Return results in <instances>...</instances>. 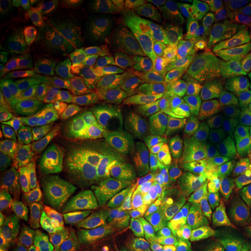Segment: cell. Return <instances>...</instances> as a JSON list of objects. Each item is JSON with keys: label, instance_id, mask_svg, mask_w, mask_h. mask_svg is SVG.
I'll use <instances>...</instances> for the list:
<instances>
[{"label": "cell", "instance_id": "cell-24", "mask_svg": "<svg viewBox=\"0 0 251 251\" xmlns=\"http://www.w3.org/2000/svg\"><path fill=\"white\" fill-rule=\"evenodd\" d=\"M46 162V147L45 141L34 142L24 150L18 158L15 159L13 165V175L12 181L15 185L18 181L30 177V176L39 175L42 170Z\"/></svg>", "mask_w": 251, "mask_h": 251}, {"label": "cell", "instance_id": "cell-1", "mask_svg": "<svg viewBox=\"0 0 251 251\" xmlns=\"http://www.w3.org/2000/svg\"><path fill=\"white\" fill-rule=\"evenodd\" d=\"M97 71L92 97L81 109L79 125L94 137L119 140L143 148L166 140L186 118L118 52Z\"/></svg>", "mask_w": 251, "mask_h": 251}, {"label": "cell", "instance_id": "cell-19", "mask_svg": "<svg viewBox=\"0 0 251 251\" xmlns=\"http://www.w3.org/2000/svg\"><path fill=\"white\" fill-rule=\"evenodd\" d=\"M1 205L6 206L9 211L18 215L37 247L45 243L49 235L52 233L40 207L37 203L31 201L29 198H2Z\"/></svg>", "mask_w": 251, "mask_h": 251}, {"label": "cell", "instance_id": "cell-13", "mask_svg": "<svg viewBox=\"0 0 251 251\" xmlns=\"http://www.w3.org/2000/svg\"><path fill=\"white\" fill-rule=\"evenodd\" d=\"M46 162L39 175L74 174L85 171L83 150L75 135L64 134L45 140Z\"/></svg>", "mask_w": 251, "mask_h": 251}, {"label": "cell", "instance_id": "cell-35", "mask_svg": "<svg viewBox=\"0 0 251 251\" xmlns=\"http://www.w3.org/2000/svg\"><path fill=\"white\" fill-rule=\"evenodd\" d=\"M235 165H237L238 168L250 169L251 170V141L246 144L240 156V159H238V162Z\"/></svg>", "mask_w": 251, "mask_h": 251}, {"label": "cell", "instance_id": "cell-31", "mask_svg": "<svg viewBox=\"0 0 251 251\" xmlns=\"http://www.w3.org/2000/svg\"><path fill=\"white\" fill-rule=\"evenodd\" d=\"M21 135V130L15 128H2L0 131V153L8 158L18 156Z\"/></svg>", "mask_w": 251, "mask_h": 251}, {"label": "cell", "instance_id": "cell-10", "mask_svg": "<svg viewBox=\"0 0 251 251\" xmlns=\"http://www.w3.org/2000/svg\"><path fill=\"white\" fill-rule=\"evenodd\" d=\"M107 37L93 18H78L76 23L65 28L62 43L65 49L76 47L81 57L91 67L102 69L111 64L113 54L108 49Z\"/></svg>", "mask_w": 251, "mask_h": 251}, {"label": "cell", "instance_id": "cell-37", "mask_svg": "<svg viewBox=\"0 0 251 251\" xmlns=\"http://www.w3.org/2000/svg\"><path fill=\"white\" fill-rule=\"evenodd\" d=\"M98 5H99V2L94 1V0H76V1H75L76 11L79 15L86 13L89 9L93 8V7H97Z\"/></svg>", "mask_w": 251, "mask_h": 251}, {"label": "cell", "instance_id": "cell-32", "mask_svg": "<svg viewBox=\"0 0 251 251\" xmlns=\"http://www.w3.org/2000/svg\"><path fill=\"white\" fill-rule=\"evenodd\" d=\"M230 174L233 176L235 183L237 186L243 190L244 192L251 193V170L250 169L238 168L237 165H233L229 168Z\"/></svg>", "mask_w": 251, "mask_h": 251}, {"label": "cell", "instance_id": "cell-12", "mask_svg": "<svg viewBox=\"0 0 251 251\" xmlns=\"http://www.w3.org/2000/svg\"><path fill=\"white\" fill-rule=\"evenodd\" d=\"M149 2L143 0L98 5L90 15L97 21L107 39H114L128 33H134L143 26L148 18Z\"/></svg>", "mask_w": 251, "mask_h": 251}, {"label": "cell", "instance_id": "cell-9", "mask_svg": "<svg viewBox=\"0 0 251 251\" xmlns=\"http://www.w3.org/2000/svg\"><path fill=\"white\" fill-rule=\"evenodd\" d=\"M36 203L50 229L55 230L78 216L111 207L113 192L100 187L93 192L69 193L43 198Z\"/></svg>", "mask_w": 251, "mask_h": 251}, {"label": "cell", "instance_id": "cell-25", "mask_svg": "<svg viewBox=\"0 0 251 251\" xmlns=\"http://www.w3.org/2000/svg\"><path fill=\"white\" fill-rule=\"evenodd\" d=\"M1 227L7 235L13 251H34L37 248L35 241L30 236L29 231L25 227L17 214L9 211L7 207H0Z\"/></svg>", "mask_w": 251, "mask_h": 251}, {"label": "cell", "instance_id": "cell-40", "mask_svg": "<svg viewBox=\"0 0 251 251\" xmlns=\"http://www.w3.org/2000/svg\"><path fill=\"white\" fill-rule=\"evenodd\" d=\"M34 251H45V250H41L39 248H36ZM50 251H97L94 250L92 246H84V247H77V248H67V249H57V250H50Z\"/></svg>", "mask_w": 251, "mask_h": 251}, {"label": "cell", "instance_id": "cell-18", "mask_svg": "<svg viewBox=\"0 0 251 251\" xmlns=\"http://www.w3.org/2000/svg\"><path fill=\"white\" fill-rule=\"evenodd\" d=\"M208 1L158 0L149 2L148 18L156 23H188L202 13Z\"/></svg>", "mask_w": 251, "mask_h": 251}, {"label": "cell", "instance_id": "cell-28", "mask_svg": "<svg viewBox=\"0 0 251 251\" xmlns=\"http://www.w3.org/2000/svg\"><path fill=\"white\" fill-rule=\"evenodd\" d=\"M209 128L216 140L248 137L251 141V117L248 115L235 114L215 119L209 122Z\"/></svg>", "mask_w": 251, "mask_h": 251}, {"label": "cell", "instance_id": "cell-2", "mask_svg": "<svg viewBox=\"0 0 251 251\" xmlns=\"http://www.w3.org/2000/svg\"><path fill=\"white\" fill-rule=\"evenodd\" d=\"M185 23H155L140 27L118 52L183 113L197 121L208 109L200 43Z\"/></svg>", "mask_w": 251, "mask_h": 251}, {"label": "cell", "instance_id": "cell-33", "mask_svg": "<svg viewBox=\"0 0 251 251\" xmlns=\"http://www.w3.org/2000/svg\"><path fill=\"white\" fill-rule=\"evenodd\" d=\"M13 165L11 159L2 158L0 161V186L1 192H7L11 188H14L13 181H12V175H13Z\"/></svg>", "mask_w": 251, "mask_h": 251}, {"label": "cell", "instance_id": "cell-11", "mask_svg": "<svg viewBox=\"0 0 251 251\" xmlns=\"http://www.w3.org/2000/svg\"><path fill=\"white\" fill-rule=\"evenodd\" d=\"M108 208L122 215L177 226V203L176 200L165 199L144 191L113 192V203Z\"/></svg>", "mask_w": 251, "mask_h": 251}, {"label": "cell", "instance_id": "cell-5", "mask_svg": "<svg viewBox=\"0 0 251 251\" xmlns=\"http://www.w3.org/2000/svg\"><path fill=\"white\" fill-rule=\"evenodd\" d=\"M87 144L84 175L90 183L122 191L136 187L144 148L106 137H93Z\"/></svg>", "mask_w": 251, "mask_h": 251}, {"label": "cell", "instance_id": "cell-20", "mask_svg": "<svg viewBox=\"0 0 251 251\" xmlns=\"http://www.w3.org/2000/svg\"><path fill=\"white\" fill-rule=\"evenodd\" d=\"M0 33L2 41L14 40L33 23L30 1L1 0L0 2Z\"/></svg>", "mask_w": 251, "mask_h": 251}, {"label": "cell", "instance_id": "cell-8", "mask_svg": "<svg viewBox=\"0 0 251 251\" xmlns=\"http://www.w3.org/2000/svg\"><path fill=\"white\" fill-rule=\"evenodd\" d=\"M179 153L172 146L153 150L141 162L137 181L149 193L165 199L177 200L188 190L178 181Z\"/></svg>", "mask_w": 251, "mask_h": 251}, {"label": "cell", "instance_id": "cell-3", "mask_svg": "<svg viewBox=\"0 0 251 251\" xmlns=\"http://www.w3.org/2000/svg\"><path fill=\"white\" fill-rule=\"evenodd\" d=\"M51 67H34L17 81L7 106V118L30 134H59L69 124L58 83Z\"/></svg>", "mask_w": 251, "mask_h": 251}, {"label": "cell", "instance_id": "cell-27", "mask_svg": "<svg viewBox=\"0 0 251 251\" xmlns=\"http://www.w3.org/2000/svg\"><path fill=\"white\" fill-rule=\"evenodd\" d=\"M248 137H229L216 140L213 151L206 157V161L221 168H230L240 159Z\"/></svg>", "mask_w": 251, "mask_h": 251}, {"label": "cell", "instance_id": "cell-16", "mask_svg": "<svg viewBox=\"0 0 251 251\" xmlns=\"http://www.w3.org/2000/svg\"><path fill=\"white\" fill-rule=\"evenodd\" d=\"M174 143L180 156V164L205 159L214 149L216 137L207 120L188 121L174 136Z\"/></svg>", "mask_w": 251, "mask_h": 251}, {"label": "cell", "instance_id": "cell-34", "mask_svg": "<svg viewBox=\"0 0 251 251\" xmlns=\"http://www.w3.org/2000/svg\"><path fill=\"white\" fill-rule=\"evenodd\" d=\"M30 9L34 17L40 19L49 18L52 13L51 0H33L30 1Z\"/></svg>", "mask_w": 251, "mask_h": 251}, {"label": "cell", "instance_id": "cell-36", "mask_svg": "<svg viewBox=\"0 0 251 251\" xmlns=\"http://www.w3.org/2000/svg\"><path fill=\"white\" fill-rule=\"evenodd\" d=\"M237 231L242 235L244 242H246L247 249L251 250V224L240 222L237 225Z\"/></svg>", "mask_w": 251, "mask_h": 251}, {"label": "cell", "instance_id": "cell-14", "mask_svg": "<svg viewBox=\"0 0 251 251\" xmlns=\"http://www.w3.org/2000/svg\"><path fill=\"white\" fill-rule=\"evenodd\" d=\"M90 183L85 175L42 176L18 184L8 198H28L31 196H61L69 193L93 192L99 190Z\"/></svg>", "mask_w": 251, "mask_h": 251}, {"label": "cell", "instance_id": "cell-15", "mask_svg": "<svg viewBox=\"0 0 251 251\" xmlns=\"http://www.w3.org/2000/svg\"><path fill=\"white\" fill-rule=\"evenodd\" d=\"M59 89L69 117L77 114L85 107L92 97L96 85L93 74L79 64L68 65L59 72Z\"/></svg>", "mask_w": 251, "mask_h": 251}, {"label": "cell", "instance_id": "cell-6", "mask_svg": "<svg viewBox=\"0 0 251 251\" xmlns=\"http://www.w3.org/2000/svg\"><path fill=\"white\" fill-rule=\"evenodd\" d=\"M178 181L183 186L200 190L211 199L220 219L230 227L240 224V214L251 193L244 192L235 183L229 168H221L206 159L179 164Z\"/></svg>", "mask_w": 251, "mask_h": 251}, {"label": "cell", "instance_id": "cell-4", "mask_svg": "<svg viewBox=\"0 0 251 251\" xmlns=\"http://www.w3.org/2000/svg\"><path fill=\"white\" fill-rule=\"evenodd\" d=\"M209 92L226 107L251 109V36H229L220 41Z\"/></svg>", "mask_w": 251, "mask_h": 251}, {"label": "cell", "instance_id": "cell-38", "mask_svg": "<svg viewBox=\"0 0 251 251\" xmlns=\"http://www.w3.org/2000/svg\"><path fill=\"white\" fill-rule=\"evenodd\" d=\"M240 222L251 224V197L249 198V200H248L246 205L243 206L242 211H241Z\"/></svg>", "mask_w": 251, "mask_h": 251}, {"label": "cell", "instance_id": "cell-23", "mask_svg": "<svg viewBox=\"0 0 251 251\" xmlns=\"http://www.w3.org/2000/svg\"><path fill=\"white\" fill-rule=\"evenodd\" d=\"M181 251H248L242 235L228 231L198 240H184Z\"/></svg>", "mask_w": 251, "mask_h": 251}, {"label": "cell", "instance_id": "cell-39", "mask_svg": "<svg viewBox=\"0 0 251 251\" xmlns=\"http://www.w3.org/2000/svg\"><path fill=\"white\" fill-rule=\"evenodd\" d=\"M0 251H13L4 228H0Z\"/></svg>", "mask_w": 251, "mask_h": 251}, {"label": "cell", "instance_id": "cell-30", "mask_svg": "<svg viewBox=\"0 0 251 251\" xmlns=\"http://www.w3.org/2000/svg\"><path fill=\"white\" fill-rule=\"evenodd\" d=\"M52 14L63 27H70L77 20V11L72 0H51Z\"/></svg>", "mask_w": 251, "mask_h": 251}, {"label": "cell", "instance_id": "cell-22", "mask_svg": "<svg viewBox=\"0 0 251 251\" xmlns=\"http://www.w3.org/2000/svg\"><path fill=\"white\" fill-rule=\"evenodd\" d=\"M149 227L147 220L124 215L111 251H144V238Z\"/></svg>", "mask_w": 251, "mask_h": 251}, {"label": "cell", "instance_id": "cell-29", "mask_svg": "<svg viewBox=\"0 0 251 251\" xmlns=\"http://www.w3.org/2000/svg\"><path fill=\"white\" fill-rule=\"evenodd\" d=\"M181 247L180 237L164 226H150L144 238V251H181Z\"/></svg>", "mask_w": 251, "mask_h": 251}, {"label": "cell", "instance_id": "cell-17", "mask_svg": "<svg viewBox=\"0 0 251 251\" xmlns=\"http://www.w3.org/2000/svg\"><path fill=\"white\" fill-rule=\"evenodd\" d=\"M97 213L98 212L86 213L58 229H55L47 238L46 242L37 248L41 250L50 251L90 246L91 227H92V221Z\"/></svg>", "mask_w": 251, "mask_h": 251}, {"label": "cell", "instance_id": "cell-26", "mask_svg": "<svg viewBox=\"0 0 251 251\" xmlns=\"http://www.w3.org/2000/svg\"><path fill=\"white\" fill-rule=\"evenodd\" d=\"M221 26L233 33L251 34V0H234L220 13Z\"/></svg>", "mask_w": 251, "mask_h": 251}, {"label": "cell", "instance_id": "cell-7", "mask_svg": "<svg viewBox=\"0 0 251 251\" xmlns=\"http://www.w3.org/2000/svg\"><path fill=\"white\" fill-rule=\"evenodd\" d=\"M176 203L178 218L176 229L186 240H198L234 230L220 219L211 199L200 191L187 190L176 200Z\"/></svg>", "mask_w": 251, "mask_h": 251}, {"label": "cell", "instance_id": "cell-21", "mask_svg": "<svg viewBox=\"0 0 251 251\" xmlns=\"http://www.w3.org/2000/svg\"><path fill=\"white\" fill-rule=\"evenodd\" d=\"M124 215L112 208H103L97 213L91 227L90 244L97 251H111L121 227Z\"/></svg>", "mask_w": 251, "mask_h": 251}]
</instances>
